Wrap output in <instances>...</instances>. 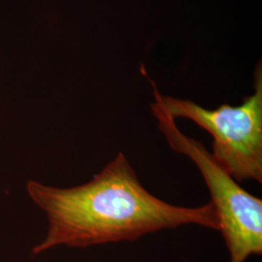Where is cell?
I'll use <instances>...</instances> for the list:
<instances>
[{
    "label": "cell",
    "instance_id": "obj_1",
    "mask_svg": "<svg viewBox=\"0 0 262 262\" xmlns=\"http://www.w3.org/2000/svg\"><path fill=\"white\" fill-rule=\"evenodd\" d=\"M27 189L49 222L46 238L33 248L34 254L61 245L86 248L131 242L181 225L220 230L212 202L192 208L176 206L152 195L122 152L82 186L57 188L29 181Z\"/></svg>",
    "mask_w": 262,
    "mask_h": 262
},
{
    "label": "cell",
    "instance_id": "obj_2",
    "mask_svg": "<svg viewBox=\"0 0 262 262\" xmlns=\"http://www.w3.org/2000/svg\"><path fill=\"white\" fill-rule=\"evenodd\" d=\"M156 102L174 120L188 119L208 131L213 139L212 156L236 182L262 183V69L254 72V93L239 106L223 104L214 110L191 100L162 95L150 80Z\"/></svg>",
    "mask_w": 262,
    "mask_h": 262
},
{
    "label": "cell",
    "instance_id": "obj_3",
    "mask_svg": "<svg viewBox=\"0 0 262 262\" xmlns=\"http://www.w3.org/2000/svg\"><path fill=\"white\" fill-rule=\"evenodd\" d=\"M150 109L159 130L171 149L196 165L210 190L219 217L220 230L230 254V262H245L262 253V200L253 196L215 161L201 142L185 135L175 120L155 101Z\"/></svg>",
    "mask_w": 262,
    "mask_h": 262
}]
</instances>
